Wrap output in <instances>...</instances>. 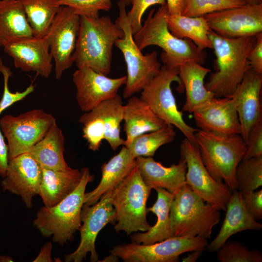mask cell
I'll use <instances>...</instances> for the list:
<instances>
[{
  "instance_id": "cell-5",
  "label": "cell",
  "mask_w": 262,
  "mask_h": 262,
  "mask_svg": "<svg viewBox=\"0 0 262 262\" xmlns=\"http://www.w3.org/2000/svg\"><path fill=\"white\" fill-rule=\"evenodd\" d=\"M201 160L211 176L237 190L235 171L243 160L246 144L240 134H222L201 130L195 134Z\"/></svg>"
},
{
  "instance_id": "cell-34",
  "label": "cell",
  "mask_w": 262,
  "mask_h": 262,
  "mask_svg": "<svg viewBox=\"0 0 262 262\" xmlns=\"http://www.w3.org/2000/svg\"><path fill=\"white\" fill-rule=\"evenodd\" d=\"M237 190L242 196L262 185V156L242 160L235 171Z\"/></svg>"
},
{
  "instance_id": "cell-38",
  "label": "cell",
  "mask_w": 262,
  "mask_h": 262,
  "mask_svg": "<svg viewBox=\"0 0 262 262\" xmlns=\"http://www.w3.org/2000/svg\"><path fill=\"white\" fill-rule=\"evenodd\" d=\"M58 3L69 7L80 16L90 17H98L99 11H109L112 7V0H58Z\"/></svg>"
},
{
  "instance_id": "cell-41",
  "label": "cell",
  "mask_w": 262,
  "mask_h": 262,
  "mask_svg": "<svg viewBox=\"0 0 262 262\" xmlns=\"http://www.w3.org/2000/svg\"><path fill=\"white\" fill-rule=\"evenodd\" d=\"M246 144V152L242 160L262 156V118L250 130Z\"/></svg>"
},
{
  "instance_id": "cell-35",
  "label": "cell",
  "mask_w": 262,
  "mask_h": 262,
  "mask_svg": "<svg viewBox=\"0 0 262 262\" xmlns=\"http://www.w3.org/2000/svg\"><path fill=\"white\" fill-rule=\"evenodd\" d=\"M79 122L82 125V136L87 141L88 148L96 151L99 150L104 140V125L99 110L97 106L85 112L80 116Z\"/></svg>"
},
{
  "instance_id": "cell-26",
  "label": "cell",
  "mask_w": 262,
  "mask_h": 262,
  "mask_svg": "<svg viewBox=\"0 0 262 262\" xmlns=\"http://www.w3.org/2000/svg\"><path fill=\"white\" fill-rule=\"evenodd\" d=\"M178 68L179 75L186 93L182 111L193 113L215 97L206 88L204 82L205 77L211 70L194 61L181 64Z\"/></svg>"
},
{
  "instance_id": "cell-27",
  "label": "cell",
  "mask_w": 262,
  "mask_h": 262,
  "mask_svg": "<svg viewBox=\"0 0 262 262\" xmlns=\"http://www.w3.org/2000/svg\"><path fill=\"white\" fill-rule=\"evenodd\" d=\"M65 138L61 129L54 121L45 136L28 152L42 167L65 170L70 167L64 155Z\"/></svg>"
},
{
  "instance_id": "cell-17",
  "label": "cell",
  "mask_w": 262,
  "mask_h": 262,
  "mask_svg": "<svg viewBox=\"0 0 262 262\" xmlns=\"http://www.w3.org/2000/svg\"><path fill=\"white\" fill-rule=\"evenodd\" d=\"M42 178L41 165L26 152L9 160L0 185L3 191L19 196L30 209L33 198L39 194Z\"/></svg>"
},
{
  "instance_id": "cell-11",
  "label": "cell",
  "mask_w": 262,
  "mask_h": 262,
  "mask_svg": "<svg viewBox=\"0 0 262 262\" xmlns=\"http://www.w3.org/2000/svg\"><path fill=\"white\" fill-rule=\"evenodd\" d=\"M55 121L51 114L38 109L17 116H3L0 127L7 141L9 160L28 152L43 139Z\"/></svg>"
},
{
  "instance_id": "cell-50",
  "label": "cell",
  "mask_w": 262,
  "mask_h": 262,
  "mask_svg": "<svg viewBox=\"0 0 262 262\" xmlns=\"http://www.w3.org/2000/svg\"><path fill=\"white\" fill-rule=\"evenodd\" d=\"M247 4H261L262 0H241Z\"/></svg>"
},
{
  "instance_id": "cell-51",
  "label": "cell",
  "mask_w": 262,
  "mask_h": 262,
  "mask_svg": "<svg viewBox=\"0 0 262 262\" xmlns=\"http://www.w3.org/2000/svg\"><path fill=\"white\" fill-rule=\"evenodd\" d=\"M123 2L126 6H128L131 4V0H119Z\"/></svg>"
},
{
  "instance_id": "cell-18",
  "label": "cell",
  "mask_w": 262,
  "mask_h": 262,
  "mask_svg": "<svg viewBox=\"0 0 262 262\" xmlns=\"http://www.w3.org/2000/svg\"><path fill=\"white\" fill-rule=\"evenodd\" d=\"M5 53L13 59L15 66L24 72L33 71L48 78L52 68V58L46 36L15 38L3 47Z\"/></svg>"
},
{
  "instance_id": "cell-31",
  "label": "cell",
  "mask_w": 262,
  "mask_h": 262,
  "mask_svg": "<svg viewBox=\"0 0 262 262\" xmlns=\"http://www.w3.org/2000/svg\"><path fill=\"white\" fill-rule=\"evenodd\" d=\"M22 5L33 36L45 37L60 5L58 0H18Z\"/></svg>"
},
{
  "instance_id": "cell-9",
  "label": "cell",
  "mask_w": 262,
  "mask_h": 262,
  "mask_svg": "<svg viewBox=\"0 0 262 262\" xmlns=\"http://www.w3.org/2000/svg\"><path fill=\"white\" fill-rule=\"evenodd\" d=\"M174 82L182 86L178 66L164 64L159 74L141 91L140 98L158 117L178 129L186 138L196 144L195 134L198 130L186 123L182 112L179 110L171 86Z\"/></svg>"
},
{
  "instance_id": "cell-23",
  "label": "cell",
  "mask_w": 262,
  "mask_h": 262,
  "mask_svg": "<svg viewBox=\"0 0 262 262\" xmlns=\"http://www.w3.org/2000/svg\"><path fill=\"white\" fill-rule=\"evenodd\" d=\"M136 165V159L123 146L117 154L101 165L100 181L93 190L84 193L83 205L90 206L97 203L103 195L119 184Z\"/></svg>"
},
{
  "instance_id": "cell-6",
  "label": "cell",
  "mask_w": 262,
  "mask_h": 262,
  "mask_svg": "<svg viewBox=\"0 0 262 262\" xmlns=\"http://www.w3.org/2000/svg\"><path fill=\"white\" fill-rule=\"evenodd\" d=\"M220 211L205 202L186 184L174 195L170 205L172 236L210 238L213 227L219 222Z\"/></svg>"
},
{
  "instance_id": "cell-12",
  "label": "cell",
  "mask_w": 262,
  "mask_h": 262,
  "mask_svg": "<svg viewBox=\"0 0 262 262\" xmlns=\"http://www.w3.org/2000/svg\"><path fill=\"white\" fill-rule=\"evenodd\" d=\"M180 156L186 163V184L205 202L226 211L232 191L222 181L215 180L204 165L196 144L185 138L180 146Z\"/></svg>"
},
{
  "instance_id": "cell-37",
  "label": "cell",
  "mask_w": 262,
  "mask_h": 262,
  "mask_svg": "<svg viewBox=\"0 0 262 262\" xmlns=\"http://www.w3.org/2000/svg\"><path fill=\"white\" fill-rule=\"evenodd\" d=\"M246 4L241 0H187L182 15L198 17L228 8L236 7Z\"/></svg>"
},
{
  "instance_id": "cell-8",
  "label": "cell",
  "mask_w": 262,
  "mask_h": 262,
  "mask_svg": "<svg viewBox=\"0 0 262 262\" xmlns=\"http://www.w3.org/2000/svg\"><path fill=\"white\" fill-rule=\"evenodd\" d=\"M119 16L115 21L123 32L115 46L122 53L127 70V81L123 92L125 98L141 92L160 72L161 66L156 51L143 55L135 43L131 27L127 18L126 5L122 1L117 3Z\"/></svg>"
},
{
  "instance_id": "cell-3",
  "label": "cell",
  "mask_w": 262,
  "mask_h": 262,
  "mask_svg": "<svg viewBox=\"0 0 262 262\" xmlns=\"http://www.w3.org/2000/svg\"><path fill=\"white\" fill-rule=\"evenodd\" d=\"M168 15L166 4L149 12L141 29L133 35L139 49L142 50L149 46L161 48L163 50L161 58L164 64L178 66L187 61L204 64L207 58L205 51L199 49L188 38L174 36L168 28Z\"/></svg>"
},
{
  "instance_id": "cell-15",
  "label": "cell",
  "mask_w": 262,
  "mask_h": 262,
  "mask_svg": "<svg viewBox=\"0 0 262 262\" xmlns=\"http://www.w3.org/2000/svg\"><path fill=\"white\" fill-rule=\"evenodd\" d=\"M204 16L211 30L223 37L256 36L262 33V3H246Z\"/></svg>"
},
{
  "instance_id": "cell-42",
  "label": "cell",
  "mask_w": 262,
  "mask_h": 262,
  "mask_svg": "<svg viewBox=\"0 0 262 262\" xmlns=\"http://www.w3.org/2000/svg\"><path fill=\"white\" fill-rule=\"evenodd\" d=\"M244 205L256 220L262 218V190L253 191L242 196Z\"/></svg>"
},
{
  "instance_id": "cell-25",
  "label": "cell",
  "mask_w": 262,
  "mask_h": 262,
  "mask_svg": "<svg viewBox=\"0 0 262 262\" xmlns=\"http://www.w3.org/2000/svg\"><path fill=\"white\" fill-rule=\"evenodd\" d=\"M42 170L38 195L46 207L55 205L74 191L82 175V169L80 170L71 167L65 170L42 167Z\"/></svg>"
},
{
  "instance_id": "cell-47",
  "label": "cell",
  "mask_w": 262,
  "mask_h": 262,
  "mask_svg": "<svg viewBox=\"0 0 262 262\" xmlns=\"http://www.w3.org/2000/svg\"><path fill=\"white\" fill-rule=\"evenodd\" d=\"M203 250H198L191 251L186 257L182 259L183 262H195L202 255Z\"/></svg>"
},
{
  "instance_id": "cell-22",
  "label": "cell",
  "mask_w": 262,
  "mask_h": 262,
  "mask_svg": "<svg viewBox=\"0 0 262 262\" xmlns=\"http://www.w3.org/2000/svg\"><path fill=\"white\" fill-rule=\"evenodd\" d=\"M222 226L215 238L207 245L211 253L217 251L232 235L246 230H259L262 225L257 222L246 209L242 194L237 190L232 192L226 208Z\"/></svg>"
},
{
  "instance_id": "cell-14",
  "label": "cell",
  "mask_w": 262,
  "mask_h": 262,
  "mask_svg": "<svg viewBox=\"0 0 262 262\" xmlns=\"http://www.w3.org/2000/svg\"><path fill=\"white\" fill-rule=\"evenodd\" d=\"M80 16L68 6H61L46 36L55 64V75L59 79L74 63L80 26Z\"/></svg>"
},
{
  "instance_id": "cell-43",
  "label": "cell",
  "mask_w": 262,
  "mask_h": 262,
  "mask_svg": "<svg viewBox=\"0 0 262 262\" xmlns=\"http://www.w3.org/2000/svg\"><path fill=\"white\" fill-rule=\"evenodd\" d=\"M248 59L251 67L257 72L262 74V33L256 35L255 44Z\"/></svg>"
},
{
  "instance_id": "cell-46",
  "label": "cell",
  "mask_w": 262,
  "mask_h": 262,
  "mask_svg": "<svg viewBox=\"0 0 262 262\" xmlns=\"http://www.w3.org/2000/svg\"><path fill=\"white\" fill-rule=\"evenodd\" d=\"M52 244L51 242H47L41 248L40 251L33 261L34 262H52L51 250Z\"/></svg>"
},
{
  "instance_id": "cell-10",
  "label": "cell",
  "mask_w": 262,
  "mask_h": 262,
  "mask_svg": "<svg viewBox=\"0 0 262 262\" xmlns=\"http://www.w3.org/2000/svg\"><path fill=\"white\" fill-rule=\"evenodd\" d=\"M208 245L206 239L198 236H172L149 245H117L110 252L125 262H178L181 254L204 250Z\"/></svg>"
},
{
  "instance_id": "cell-45",
  "label": "cell",
  "mask_w": 262,
  "mask_h": 262,
  "mask_svg": "<svg viewBox=\"0 0 262 262\" xmlns=\"http://www.w3.org/2000/svg\"><path fill=\"white\" fill-rule=\"evenodd\" d=\"M169 15H182L187 0H165Z\"/></svg>"
},
{
  "instance_id": "cell-28",
  "label": "cell",
  "mask_w": 262,
  "mask_h": 262,
  "mask_svg": "<svg viewBox=\"0 0 262 262\" xmlns=\"http://www.w3.org/2000/svg\"><path fill=\"white\" fill-rule=\"evenodd\" d=\"M157 193V198L152 207L147 208L157 216L155 224L143 233H135L131 236V242L149 245L172 237L171 233L169 212L174 195L162 188L154 189Z\"/></svg>"
},
{
  "instance_id": "cell-39",
  "label": "cell",
  "mask_w": 262,
  "mask_h": 262,
  "mask_svg": "<svg viewBox=\"0 0 262 262\" xmlns=\"http://www.w3.org/2000/svg\"><path fill=\"white\" fill-rule=\"evenodd\" d=\"M0 72L3 77V93L0 100V115L15 103L25 98L34 90V85L31 84L22 92H12L8 87V80L12 76L11 68L5 66L0 57Z\"/></svg>"
},
{
  "instance_id": "cell-24",
  "label": "cell",
  "mask_w": 262,
  "mask_h": 262,
  "mask_svg": "<svg viewBox=\"0 0 262 262\" xmlns=\"http://www.w3.org/2000/svg\"><path fill=\"white\" fill-rule=\"evenodd\" d=\"M125 146L137 136L159 130L168 124L158 117L140 98L132 96L124 105Z\"/></svg>"
},
{
  "instance_id": "cell-30",
  "label": "cell",
  "mask_w": 262,
  "mask_h": 262,
  "mask_svg": "<svg viewBox=\"0 0 262 262\" xmlns=\"http://www.w3.org/2000/svg\"><path fill=\"white\" fill-rule=\"evenodd\" d=\"M167 26L175 37L191 40L200 50L213 49L209 36L210 29L204 16L190 17L183 15H169Z\"/></svg>"
},
{
  "instance_id": "cell-36",
  "label": "cell",
  "mask_w": 262,
  "mask_h": 262,
  "mask_svg": "<svg viewBox=\"0 0 262 262\" xmlns=\"http://www.w3.org/2000/svg\"><path fill=\"white\" fill-rule=\"evenodd\" d=\"M221 262H262V254L258 250H250L236 241L226 242L217 251Z\"/></svg>"
},
{
  "instance_id": "cell-7",
  "label": "cell",
  "mask_w": 262,
  "mask_h": 262,
  "mask_svg": "<svg viewBox=\"0 0 262 262\" xmlns=\"http://www.w3.org/2000/svg\"><path fill=\"white\" fill-rule=\"evenodd\" d=\"M151 189L141 178L137 166L113 191L111 201L116 213L114 229L129 235L151 227L147 219V203Z\"/></svg>"
},
{
  "instance_id": "cell-20",
  "label": "cell",
  "mask_w": 262,
  "mask_h": 262,
  "mask_svg": "<svg viewBox=\"0 0 262 262\" xmlns=\"http://www.w3.org/2000/svg\"><path fill=\"white\" fill-rule=\"evenodd\" d=\"M262 74L257 72L250 67L231 97L236 103L241 127L240 135L245 143L252 127L262 118Z\"/></svg>"
},
{
  "instance_id": "cell-29",
  "label": "cell",
  "mask_w": 262,
  "mask_h": 262,
  "mask_svg": "<svg viewBox=\"0 0 262 262\" xmlns=\"http://www.w3.org/2000/svg\"><path fill=\"white\" fill-rule=\"evenodd\" d=\"M33 36L18 0H0V47L17 37Z\"/></svg>"
},
{
  "instance_id": "cell-19",
  "label": "cell",
  "mask_w": 262,
  "mask_h": 262,
  "mask_svg": "<svg viewBox=\"0 0 262 262\" xmlns=\"http://www.w3.org/2000/svg\"><path fill=\"white\" fill-rule=\"evenodd\" d=\"M193 114L200 130L222 134H241L236 103L232 98L214 97Z\"/></svg>"
},
{
  "instance_id": "cell-16",
  "label": "cell",
  "mask_w": 262,
  "mask_h": 262,
  "mask_svg": "<svg viewBox=\"0 0 262 262\" xmlns=\"http://www.w3.org/2000/svg\"><path fill=\"white\" fill-rule=\"evenodd\" d=\"M126 81V76L110 78L88 67L78 68L72 75V81L80 109L84 112H89L102 102L114 97Z\"/></svg>"
},
{
  "instance_id": "cell-40",
  "label": "cell",
  "mask_w": 262,
  "mask_h": 262,
  "mask_svg": "<svg viewBox=\"0 0 262 262\" xmlns=\"http://www.w3.org/2000/svg\"><path fill=\"white\" fill-rule=\"evenodd\" d=\"M132 7L127 12V18L131 27L133 35L142 26V17L146 10L155 5L166 4L165 0H131Z\"/></svg>"
},
{
  "instance_id": "cell-1",
  "label": "cell",
  "mask_w": 262,
  "mask_h": 262,
  "mask_svg": "<svg viewBox=\"0 0 262 262\" xmlns=\"http://www.w3.org/2000/svg\"><path fill=\"white\" fill-rule=\"evenodd\" d=\"M209 36L216 56V68L205 86L215 97L231 98L251 67L248 57L256 36L227 38L210 30Z\"/></svg>"
},
{
  "instance_id": "cell-49",
  "label": "cell",
  "mask_w": 262,
  "mask_h": 262,
  "mask_svg": "<svg viewBox=\"0 0 262 262\" xmlns=\"http://www.w3.org/2000/svg\"><path fill=\"white\" fill-rule=\"evenodd\" d=\"M0 262H13V259L9 256L0 255Z\"/></svg>"
},
{
  "instance_id": "cell-2",
  "label": "cell",
  "mask_w": 262,
  "mask_h": 262,
  "mask_svg": "<svg viewBox=\"0 0 262 262\" xmlns=\"http://www.w3.org/2000/svg\"><path fill=\"white\" fill-rule=\"evenodd\" d=\"M80 26L73 57L78 68L88 67L106 76L110 73L113 47L123 37L122 29L109 16H80Z\"/></svg>"
},
{
  "instance_id": "cell-21",
  "label": "cell",
  "mask_w": 262,
  "mask_h": 262,
  "mask_svg": "<svg viewBox=\"0 0 262 262\" xmlns=\"http://www.w3.org/2000/svg\"><path fill=\"white\" fill-rule=\"evenodd\" d=\"M136 162L142 179L151 189L162 188L175 195L186 184L187 165L181 156L177 164L169 167L163 165L152 157H138Z\"/></svg>"
},
{
  "instance_id": "cell-4",
  "label": "cell",
  "mask_w": 262,
  "mask_h": 262,
  "mask_svg": "<svg viewBox=\"0 0 262 262\" xmlns=\"http://www.w3.org/2000/svg\"><path fill=\"white\" fill-rule=\"evenodd\" d=\"M82 180L68 196L52 207H42L33 220V226L45 237L63 246L72 241L82 225L81 213L86 186L94 180L88 167L82 168Z\"/></svg>"
},
{
  "instance_id": "cell-33",
  "label": "cell",
  "mask_w": 262,
  "mask_h": 262,
  "mask_svg": "<svg viewBox=\"0 0 262 262\" xmlns=\"http://www.w3.org/2000/svg\"><path fill=\"white\" fill-rule=\"evenodd\" d=\"M173 127L168 124L159 130L140 135L126 147L135 159L152 157L159 147L174 140L176 133Z\"/></svg>"
},
{
  "instance_id": "cell-44",
  "label": "cell",
  "mask_w": 262,
  "mask_h": 262,
  "mask_svg": "<svg viewBox=\"0 0 262 262\" xmlns=\"http://www.w3.org/2000/svg\"><path fill=\"white\" fill-rule=\"evenodd\" d=\"M9 161L8 149L0 129V176L4 177Z\"/></svg>"
},
{
  "instance_id": "cell-13",
  "label": "cell",
  "mask_w": 262,
  "mask_h": 262,
  "mask_svg": "<svg viewBox=\"0 0 262 262\" xmlns=\"http://www.w3.org/2000/svg\"><path fill=\"white\" fill-rule=\"evenodd\" d=\"M113 189L110 190L95 204L83 205L81 213L82 225L79 231L80 243L73 252L66 255V262H82L87 253H90V261L98 262L95 242L98 233L108 224L116 223V213L112 203Z\"/></svg>"
},
{
  "instance_id": "cell-32",
  "label": "cell",
  "mask_w": 262,
  "mask_h": 262,
  "mask_svg": "<svg viewBox=\"0 0 262 262\" xmlns=\"http://www.w3.org/2000/svg\"><path fill=\"white\" fill-rule=\"evenodd\" d=\"M104 125V140L115 151L124 146L125 140L120 136L121 123L123 121L124 105L120 95L108 99L98 106Z\"/></svg>"
},
{
  "instance_id": "cell-48",
  "label": "cell",
  "mask_w": 262,
  "mask_h": 262,
  "mask_svg": "<svg viewBox=\"0 0 262 262\" xmlns=\"http://www.w3.org/2000/svg\"><path fill=\"white\" fill-rule=\"evenodd\" d=\"M118 258L112 254L108 257L105 258L103 261L101 262H117Z\"/></svg>"
}]
</instances>
